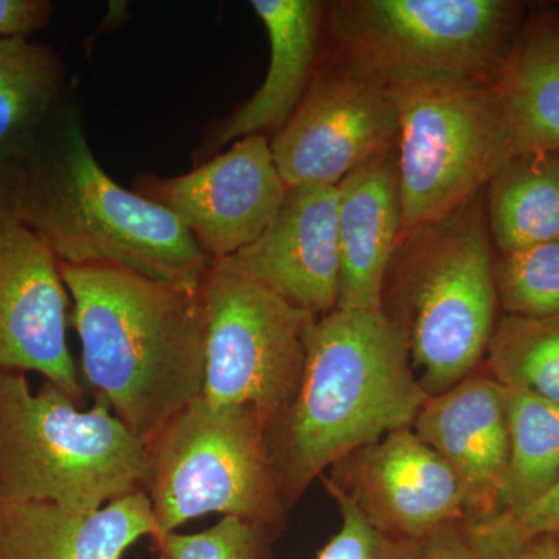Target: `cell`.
Listing matches in <instances>:
<instances>
[{
	"instance_id": "6da1fadb",
	"label": "cell",
	"mask_w": 559,
	"mask_h": 559,
	"mask_svg": "<svg viewBox=\"0 0 559 559\" xmlns=\"http://www.w3.org/2000/svg\"><path fill=\"white\" fill-rule=\"evenodd\" d=\"M68 86L16 165L17 212L58 263L108 266L200 293L213 261L167 209L124 190L95 159Z\"/></svg>"
},
{
	"instance_id": "7a4b0ae2",
	"label": "cell",
	"mask_w": 559,
	"mask_h": 559,
	"mask_svg": "<svg viewBox=\"0 0 559 559\" xmlns=\"http://www.w3.org/2000/svg\"><path fill=\"white\" fill-rule=\"evenodd\" d=\"M429 400L411 366L406 330L384 311L316 320L296 399L267 428L280 495L290 509L341 460L412 428Z\"/></svg>"
},
{
	"instance_id": "3957f363",
	"label": "cell",
	"mask_w": 559,
	"mask_h": 559,
	"mask_svg": "<svg viewBox=\"0 0 559 559\" xmlns=\"http://www.w3.org/2000/svg\"><path fill=\"white\" fill-rule=\"evenodd\" d=\"M91 385L148 441L200 399L204 319L200 293L108 266L60 263Z\"/></svg>"
},
{
	"instance_id": "277c9868",
	"label": "cell",
	"mask_w": 559,
	"mask_h": 559,
	"mask_svg": "<svg viewBox=\"0 0 559 559\" xmlns=\"http://www.w3.org/2000/svg\"><path fill=\"white\" fill-rule=\"evenodd\" d=\"M148 477V444L103 396L83 412L49 381L33 393L25 373L0 371V500L98 510Z\"/></svg>"
},
{
	"instance_id": "5b68a950",
	"label": "cell",
	"mask_w": 559,
	"mask_h": 559,
	"mask_svg": "<svg viewBox=\"0 0 559 559\" xmlns=\"http://www.w3.org/2000/svg\"><path fill=\"white\" fill-rule=\"evenodd\" d=\"M329 20L337 60L396 92L496 83L527 17L514 0H342Z\"/></svg>"
},
{
	"instance_id": "8992f818",
	"label": "cell",
	"mask_w": 559,
	"mask_h": 559,
	"mask_svg": "<svg viewBox=\"0 0 559 559\" xmlns=\"http://www.w3.org/2000/svg\"><path fill=\"white\" fill-rule=\"evenodd\" d=\"M146 444L153 539L209 513L285 530L288 509L272 468L267 426L252 407L215 406L200 396Z\"/></svg>"
},
{
	"instance_id": "52a82bcc",
	"label": "cell",
	"mask_w": 559,
	"mask_h": 559,
	"mask_svg": "<svg viewBox=\"0 0 559 559\" xmlns=\"http://www.w3.org/2000/svg\"><path fill=\"white\" fill-rule=\"evenodd\" d=\"M411 240L418 245L389 316L406 330L419 384L436 396L473 374L487 355L498 323L496 261L476 200Z\"/></svg>"
},
{
	"instance_id": "ba28073f",
	"label": "cell",
	"mask_w": 559,
	"mask_h": 559,
	"mask_svg": "<svg viewBox=\"0 0 559 559\" xmlns=\"http://www.w3.org/2000/svg\"><path fill=\"white\" fill-rule=\"evenodd\" d=\"M395 94L407 242L476 200L511 157L496 83L421 84Z\"/></svg>"
},
{
	"instance_id": "9c48e42d",
	"label": "cell",
	"mask_w": 559,
	"mask_h": 559,
	"mask_svg": "<svg viewBox=\"0 0 559 559\" xmlns=\"http://www.w3.org/2000/svg\"><path fill=\"white\" fill-rule=\"evenodd\" d=\"M200 297L202 399L252 407L270 428L296 399L318 318L221 261L213 263Z\"/></svg>"
},
{
	"instance_id": "30bf717a",
	"label": "cell",
	"mask_w": 559,
	"mask_h": 559,
	"mask_svg": "<svg viewBox=\"0 0 559 559\" xmlns=\"http://www.w3.org/2000/svg\"><path fill=\"white\" fill-rule=\"evenodd\" d=\"M399 135L395 92L336 60L319 66L271 151L286 186L337 187L367 160L395 150Z\"/></svg>"
},
{
	"instance_id": "8fae6325",
	"label": "cell",
	"mask_w": 559,
	"mask_h": 559,
	"mask_svg": "<svg viewBox=\"0 0 559 559\" xmlns=\"http://www.w3.org/2000/svg\"><path fill=\"white\" fill-rule=\"evenodd\" d=\"M132 191L173 213L213 261L248 248L270 226L285 200L267 135L237 140L226 153L187 175H142Z\"/></svg>"
},
{
	"instance_id": "7c38bea8",
	"label": "cell",
	"mask_w": 559,
	"mask_h": 559,
	"mask_svg": "<svg viewBox=\"0 0 559 559\" xmlns=\"http://www.w3.org/2000/svg\"><path fill=\"white\" fill-rule=\"evenodd\" d=\"M325 479L390 538L423 543L466 518L457 477L414 428L393 430L353 452Z\"/></svg>"
},
{
	"instance_id": "4fadbf2b",
	"label": "cell",
	"mask_w": 559,
	"mask_h": 559,
	"mask_svg": "<svg viewBox=\"0 0 559 559\" xmlns=\"http://www.w3.org/2000/svg\"><path fill=\"white\" fill-rule=\"evenodd\" d=\"M219 261L314 318L337 310V187H288L266 230Z\"/></svg>"
},
{
	"instance_id": "5bb4252c",
	"label": "cell",
	"mask_w": 559,
	"mask_h": 559,
	"mask_svg": "<svg viewBox=\"0 0 559 559\" xmlns=\"http://www.w3.org/2000/svg\"><path fill=\"white\" fill-rule=\"evenodd\" d=\"M68 293L51 250L17 227L0 252V371H38L79 401L83 390L66 340Z\"/></svg>"
},
{
	"instance_id": "9a60e30c",
	"label": "cell",
	"mask_w": 559,
	"mask_h": 559,
	"mask_svg": "<svg viewBox=\"0 0 559 559\" xmlns=\"http://www.w3.org/2000/svg\"><path fill=\"white\" fill-rule=\"evenodd\" d=\"M415 432L457 477L465 521L499 514L510 457L507 389L491 374H469L454 388L429 396L415 418Z\"/></svg>"
},
{
	"instance_id": "2e32d148",
	"label": "cell",
	"mask_w": 559,
	"mask_h": 559,
	"mask_svg": "<svg viewBox=\"0 0 559 559\" xmlns=\"http://www.w3.org/2000/svg\"><path fill=\"white\" fill-rule=\"evenodd\" d=\"M250 7L270 36L271 61L266 79L248 102L226 119L210 124L194 153V167L215 157L227 143L249 135L278 134L299 108L318 72L325 3L253 0Z\"/></svg>"
},
{
	"instance_id": "e0dca14e",
	"label": "cell",
	"mask_w": 559,
	"mask_h": 559,
	"mask_svg": "<svg viewBox=\"0 0 559 559\" xmlns=\"http://www.w3.org/2000/svg\"><path fill=\"white\" fill-rule=\"evenodd\" d=\"M341 286L337 310L382 311L385 278L403 234L396 148L337 186Z\"/></svg>"
},
{
	"instance_id": "ac0fdd59",
	"label": "cell",
	"mask_w": 559,
	"mask_h": 559,
	"mask_svg": "<svg viewBox=\"0 0 559 559\" xmlns=\"http://www.w3.org/2000/svg\"><path fill=\"white\" fill-rule=\"evenodd\" d=\"M156 530L145 491L98 510L0 500V559H121Z\"/></svg>"
},
{
	"instance_id": "d6986e66",
	"label": "cell",
	"mask_w": 559,
	"mask_h": 559,
	"mask_svg": "<svg viewBox=\"0 0 559 559\" xmlns=\"http://www.w3.org/2000/svg\"><path fill=\"white\" fill-rule=\"evenodd\" d=\"M510 157L559 153V13L543 9L524 22L496 80Z\"/></svg>"
},
{
	"instance_id": "ffe728a7",
	"label": "cell",
	"mask_w": 559,
	"mask_h": 559,
	"mask_svg": "<svg viewBox=\"0 0 559 559\" xmlns=\"http://www.w3.org/2000/svg\"><path fill=\"white\" fill-rule=\"evenodd\" d=\"M66 90L64 62L51 47L0 38V159L32 148Z\"/></svg>"
},
{
	"instance_id": "44dd1931",
	"label": "cell",
	"mask_w": 559,
	"mask_h": 559,
	"mask_svg": "<svg viewBox=\"0 0 559 559\" xmlns=\"http://www.w3.org/2000/svg\"><path fill=\"white\" fill-rule=\"evenodd\" d=\"M488 229L502 255L559 240V153L514 157L495 176Z\"/></svg>"
},
{
	"instance_id": "7402d4cb",
	"label": "cell",
	"mask_w": 559,
	"mask_h": 559,
	"mask_svg": "<svg viewBox=\"0 0 559 559\" xmlns=\"http://www.w3.org/2000/svg\"><path fill=\"white\" fill-rule=\"evenodd\" d=\"M510 457L499 514L510 516L543 499L559 479V406L507 389Z\"/></svg>"
},
{
	"instance_id": "603a6c76",
	"label": "cell",
	"mask_w": 559,
	"mask_h": 559,
	"mask_svg": "<svg viewBox=\"0 0 559 559\" xmlns=\"http://www.w3.org/2000/svg\"><path fill=\"white\" fill-rule=\"evenodd\" d=\"M487 367L503 388L559 406V314L500 319L489 341Z\"/></svg>"
},
{
	"instance_id": "cb8c5ba5",
	"label": "cell",
	"mask_w": 559,
	"mask_h": 559,
	"mask_svg": "<svg viewBox=\"0 0 559 559\" xmlns=\"http://www.w3.org/2000/svg\"><path fill=\"white\" fill-rule=\"evenodd\" d=\"M495 282L507 316L540 319L559 314V240L500 257Z\"/></svg>"
},
{
	"instance_id": "d4e9b609",
	"label": "cell",
	"mask_w": 559,
	"mask_h": 559,
	"mask_svg": "<svg viewBox=\"0 0 559 559\" xmlns=\"http://www.w3.org/2000/svg\"><path fill=\"white\" fill-rule=\"evenodd\" d=\"M280 535L266 525L226 516L204 532L165 533L154 544L167 559H270Z\"/></svg>"
},
{
	"instance_id": "484cf974",
	"label": "cell",
	"mask_w": 559,
	"mask_h": 559,
	"mask_svg": "<svg viewBox=\"0 0 559 559\" xmlns=\"http://www.w3.org/2000/svg\"><path fill=\"white\" fill-rule=\"evenodd\" d=\"M341 513V528L319 550L316 559H417L423 543L390 538L373 527L356 503L322 477Z\"/></svg>"
},
{
	"instance_id": "4316f807",
	"label": "cell",
	"mask_w": 559,
	"mask_h": 559,
	"mask_svg": "<svg viewBox=\"0 0 559 559\" xmlns=\"http://www.w3.org/2000/svg\"><path fill=\"white\" fill-rule=\"evenodd\" d=\"M463 524L476 559H559L557 533L527 538L507 514Z\"/></svg>"
},
{
	"instance_id": "83f0119b",
	"label": "cell",
	"mask_w": 559,
	"mask_h": 559,
	"mask_svg": "<svg viewBox=\"0 0 559 559\" xmlns=\"http://www.w3.org/2000/svg\"><path fill=\"white\" fill-rule=\"evenodd\" d=\"M51 14L47 0H0V38L28 39L50 24Z\"/></svg>"
},
{
	"instance_id": "f1b7e54d",
	"label": "cell",
	"mask_w": 559,
	"mask_h": 559,
	"mask_svg": "<svg viewBox=\"0 0 559 559\" xmlns=\"http://www.w3.org/2000/svg\"><path fill=\"white\" fill-rule=\"evenodd\" d=\"M507 516L513 521L518 532L527 538L559 533V479L538 502L533 503L527 510L521 511L520 514H514V516L507 514Z\"/></svg>"
},
{
	"instance_id": "f546056e",
	"label": "cell",
	"mask_w": 559,
	"mask_h": 559,
	"mask_svg": "<svg viewBox=\"0 0 559 559\" xmlns=\"http://www.w3.org/2000/svg\"><path fill=\"white\" fill-rule=\"evenodd\" d=\"M417 559H476L463 521L443 525L423 540Z\"/></svg>"
},
{
	"instance_id": "4dcf8cb0",
	"label": "cell",
	"mask_w": 559,
	"mask_h": 559,
	"mask_svg": "<svg viewBox=\"0 0 559 559\" xmlns=\"http://www.w3.org/2000/svg\"><path fill=\"white\" fill-rule=\"evenodd\" d=\"M20 226L16 165L13 160L0 159V252Z\"/></svg>"
},
{
	"instance_id": "1f68e13d",
	"label": "cell",
	"mask_w": 559,
	"mask_h": 559,
	"mask_svg": "<svg viewBox=\"0 0 559 559\" xmlns=\"http://www.w3.org/2000/svg\"><path fill=\"white\" fill-rule=\"evenodd\" d=\"M157 559H167V558H165V557H162V555H159V558H157Z\"/></svg>"
},
{
	"instance_id": "d6a6232c",
	"label": "cell",
	"mask_w": 559,
	"mask_h": 559,
	"mask_svg": "<svg viewBox=\"0 0 559 559\" xmlns=\"http://www.w3.org/2000/svg\"><path fill=\"white\" fill-rule=\"evenodd\" d=\"M557 535H558V538H559V533H557Z\"/></svg>"
}]
</instances>
